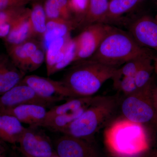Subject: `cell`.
Here are the masks:
<instances>
[{
    "label": "cell",
    "mask_w": 157,
    "mask_h": 157,
    "mask_svg": "<svg viewBox=\"0 0 157 157\" xmlns=\"http://www.w3.org/2000/svg\"><path fill=\"white\" fill-rule=\"evenodd\" d=\"M104 144L113 157H138L148 147L142 124L122 117L113 120L105 127Z\"/></svg>",
    "instance_id": "cell-1"
},
{
    "label": "cell",
    "mask_w": 157,
    "mask_h": 157,
    "mask_svg": "<svg viewBox=\"0 0 157 157\" xmlns=\"http://www.w3.org/2000/svg\"><path fill=\"white\" fill-rule=\"evenodd\" d=\"M77 62L61 80L73 98L94 96L104 82L112 79L118 68L90 59Z\"/></svg>",
    "instance_id": "cell-2"
},
{
    "label": "cell",
    "mask_w": 157,
    "mask_h": 157,
    "mask_svg": "<svg viewBox=\"0 0 157 157\" xmlns=\"http://www.w3.org/2000/svg\"><path fill=\"white\" fill-rule=\"evenodd\" d=\"M117 106L116 97L98 96L94 102L78 118L59 132L91 141L98 131L113 120Z\"/></svg>",
    "instance_id": "cell-3"
},
{
    "label": "cell",
    "mask_w": 157,
    "mask_h": 157,
    "mask_svg": "<svg viewBox=\"0 0 157 157\" xmlns=\"http://www.w3.org/2000/svg\"><path fill=\"white\" fill-rule=\"evenodd\" d=\"M130 34L112 28L90 59L119 68L130 60L147 52Z\"/></svg>",
    "instance_id": "cell-4"
},
{
    "label": "cell",
    "mask_w": 157,
    "mask_h": 157,
    "mask_svg": "<svg viewBox=\"0 0 157 157\" xmlns=\"http://www.w3.org/2000/svg\"><path fill=\"white\" fill-rule=\"evenodd\" d=\"M41 127L25 128L17 147L24 157H51L56 155L54 144Z\"/></svg>",
    "instance_id": "cell-5"
},
{
    "label": "cell",
    "mask_w": 157,
    "mask_h": 157,
    "mask_svg": "<svg viewBox=\"0 0 157 157\" xmlns=\"http://www.w3.org/2000/svg\"><path fill=\"white\" fill-rule=\"evenodd\" d=\"M30 87L38 95L56 104L73 98L63 82L36 75L25 76L21 82Z\"/></svg>",
    "instance_id": "cell-6"
},
{
    "label": "cell",
    "mask_w": 157,
    "mask_h": 157,
    "mask_svg": "<svg viewBox=\"0 0 157 157\" xmlns=\"http://www.w3.org/2000/svg\"><path fill=\"white\" fill-rule=\"evenodd\" d=\"M85 28L82 32L75 37L78 46L75 62L92 56L112 27L103 23H98Z\"/></svg>",
    "instance_id": "cell-7"
},
{
    "label": "cell",
    "mask_w": 157,
    "mask_h": 157,
    "mask_svg": "<svg viewBox=\"0 0 157 157\" xmlns=\"http://www.w3.org/2000/svg\"><path fill=\"white\" fill-rule=\"evenodd\" d=\"M147 89L139 90L135 94L125 96L121 104L123 117L142 124L152 119L154 116V109L143 98Z\"/></svg>",
    "instance_id": "cell-8"
},
{
    "label": "cell",
    "mask_w": 157,
    "mask_h": 157,
    "mask_svg": "<svg viewBox=\"0 0 157 157\" xmlns=\"http://www.w3.org/2000/svg\"><path fill=\"white\" fill-rule=\"evenodd\" d=\"M27 104H36L46 108L52 107L55 103L41 98L27 85L20 82L0 96V111Z\"/></svg>",
    "instance_id": "cell-9"
},
{
    "label": "cell",
    "mask_w": 157,
    "mask_h": 157,
    "mask_svg": "<svg viewBox=\"0 0 157 157\" xmlns=\"http://www.w3.org/2000/svg\"><path fill=\"white\" fill-rule=\"evenodd\" d=\"M59 157H99L98 151L91 141L63 135L54 144Z\"/></svg>",
    "instance_id": "cell-10"
},
{
    "label": "cell",
    "mask_w": 157,
    "mask_h": 157,
    "mask_svg": "<svg viewBox=\"0 0 157 157\" xmlns=\"http://www.w3.org/2000/svg\"><path fill=\"white\" fill-rule=\"evenodd\" d=\"M130 35L141 47L152 48L157 51V23L142 17L132 24Z\"/></svg>",
    "instance_id": "cell-11"
},
{
    "label": "cell",
    "mask_w": 157,
    "mask_h": 157,
    "mask_svg": "<svg viewBox=\"0 0 157 157\" xmlns=\"http://www.w3.org/2000/svg\"><path fill=\"white\" fill-rule=\"evenodd\" d=\"M46 108L39 104H24L0 112L12 116L29 126L41 127L47 114Z\"/></svg>",
    "instance_id": "cell-12"
},
{
    "label": "cell",
    "mask_w": 157,
    "mask_h": 157,
    "mask_svg": "<svg viewBox=\"0 0 157 157\" xmlns=\"http://www.w3.org/2000/svg\"><path fill=\"white\" fill-rule=\"evenodd\" d=\"M25 76L8 54H0V96L19 84Z\"/></svg>",
    "instance_id": "cell-13"
},
{
    "label": "cell",
    "mask_w": 157,
    "mask_h": 157,
    "mask_svg": "<svg viewBox=\"0 0 157 157\" xmlns=\"http://www.w3.org/2000/svg\"><path fill=\"white\" fill-rule=\"evenodd\" d=\"M30 9L25 10L14 22L7 37L4 39L6 46L17 45L33 39L34 36L30 20Z\"/></svg>",
    "instance_id": "cell-14"
},
{
    "label": "cell",
    "mask_w": 157,
    "mask_h": 157,
    "mask_svg": "<svg viewBox=\"0 0 157 157\" xmlns=\"http://www.w3.org/2000/svg\"><path fill=\"white\" fill-rule=\"evenodd\" d=\"M98 96L73 98L61 105L54 106L47 111L46 119L55 116L67 115L78 118L94 102Z\"/></svg>",
    "instance_id": "cell-15"
},
{
    "label": "cell",
    "mask_w": 157,
    "mask_h": 157,
    "mask_svg": "<svg viewBox=\"0 0 157 157\" xmlns=\"http://www.w3.org/2000/svg\"><path fill=\"white\" fill-rule=\"evenodd\" d=\"M77 25L76 20L72 19L48 20L46 31L41 39L42 47L45 50L54 40L70 36L71 31Z\"/></svg>",
    "instance_id": "cell-16"
},
{
    "label": "cell",
    "mask_w": 157,
    "mask_h": 157,
    "mask_svg": "<svg viewBox=\"0 0 157 157\" xmlns=\"http://www.w3.org/2000/svg\"><path fill=\"white\" fill-rule=\"evenodd\" d=\"M42 45V43L35 39H30L17 45L7 46L8 54L15 66L25 73L31 56Z\"/></svg>",
    "instance_id": "cell-17"
},
{
    "label": "cell",
    "mask_w": 157,
    "mask_h": 157,
    "mask_svg": "<svg viewBox=\"0 0 157 157\" xmlns=\"http://www.w3.org/2000/svg\"><path fill=\"white\" fill-rule=\"evenodd\" d=\"M25 129V127L16 118L0 112V140L15 144Z\"/></svg>",
    "instance_id": "cell-18"
},
{
    "label": "cell",
    "mask_w": 157,
    "mask_h": 157,
    "mask_svg": "<svg viewBox=\"0 0 157 157\" xmlns=\"http://www.w3.org/2000/svg\"><path fill=\"white\" fill-rule=\"evenodd\" d=\"M71 38L70 35L56 39L51 42L45 49V63L48 76H51L54 68L63 58L68 42Z\"/></svg>",
    "instance_id": "cell-19"
},
{
    "label": "cell",
    "mask_w": 157,
    "mask_h": 157,
    "mask_svg": "<svg viewBox=\"0 0 157 157\" xmlns=\"http://www.w3.org/2000/svg\"><path fill=\"white\" fill-rule=\"evenodd\" d=\"M108 0H89L88 6L84 16L78 25L85 27L98 23L105 22L108 11Z\"/></svg>",
    "instance_id": "cell-20"
},
{
    "label": "cell",
    "mask_w": 157,
    "mask_h": 157,
    "mask_svg": "<svg viewBox=\"0 0 157 157\" xmlns=\"http://www.w3.org/2000/svg\"><path fill=\"white\" fill-rule=\"evenodd\" d=\"M29 17L34 38L38 37L42 39L46 31L48 19L43 5L37 0L33 2L30 9Z\"/></svg>",
    "instance_id": "cell-21"
},
{
    "label": "cell",
    "mask_w": 157,
    "mask_h": 157,
    "mask_svg": "<svg viewBox=\"0 0 157 157\" xmlns=\"http://www.w3.org/2000/svg\"><path fill=\"white\" fill-rule=\"evenodd\" d=\"M43 6L48 20L72 19L69 0H45Z\"/></svg>",
    "instance_id": "cell-22"
},
{
    "label": "cell",
    "mask_w": 157,
    "mask_h": 157,
    "mask_svg": "<svg viewBox=\"0 0 157 157\" xmlns=\"http://www.w3.org/2000/svg\"><path fill=\"white\" fill-rule=\"evenodd\" d=\"M151 59H152L151 56L147 52L130 60L118 68L112 80L121 76L134 77L140 68Z\"/></svg>",
    "instance_id": "cell-23"
},
{
    "label": "cell",
    "mask_w": 157,
    "mask_h": 157,
    "mask_svg": "<svg viewBox=\"0 0 157 157\" xmlns=\"http://www.w3.org/2000/svg\"><path fill=\"white\" fill-rule=\"evenodd\" d=\"M26 8L25 6H20L0 11V38L6 39L14 22Z\"/></svg>",
    "instance_id": "cell-24"
},
{
    "label": "cell",
    "mask_w": 157,
    "mask_h": 157,
    "mask_svg": "<svg viewBox=\"0 0 157 157\" xmlns=\"http://www.w3.org/2000/svg\"><path fill=\"white\" fill-rule=\"evenodd\" d=\"M137 1L138 0H111L109 3L105 22L108 19H115L132 9Z\"/></svg>",
    "instance_id": "cell-25"
},
{
    "label": "cell",
    "mask_w": 157,
    "mask_h": 157,
    "mask_svg": "<svg viewBox=\"0 0 157 157\" xmlns=\"http://www.w3.org/2000/svg\"><path fill=\"white\" fill-rule=\"evenodd\" d=\"M77 52L78 46L76 39L71 38L68 42L63 58L54 68L51 73V76L63 70L72 63L76 62Z\"/></svg>",
    "instance_id": "cell-26"
},
{
    "label": "cell",
    "mask_w": 157,
    "mask_h": 157,
    "mask_svg": "<svg viewBox=\"0 0 157 157\" xmlns=\"http://www.w3.org/2000/svg\"><path fill=\"white\" fill-rule=\"evenodd\" d=\"M151 59L147 62L140 68L134 76L135 83L138 90L147 88L150 80L151 70Z\"/></svg>",
    "instance_id": "cell-27"
},
{
    "label": "cell",
    "mask_w": 157,
    "mask_h": 157,
    "mask_svg": "<svg viewBox=\"0 0 157 157\" xmlns=\"http://www.w3.org/2000/svg\"><path fill=\"white\" fill-rule=\"evenodd\" d=\"M113 80L114 86L125 96L135 94L139 90L136 86L134 77L121 76Z\"/></svg>",
    "instance_id": "cell-28"
},
{
    "label": "cell",
    "mask_w": 157,
    "mask_h": 157,
    "mask_svg": "<svg viewBox=\"0 0 157 157\" xmlns=\"http://www.w3.org/2000/svg\"><path fill=\"white\" fill-rule=\"evenodd\" d=\"M45 50L42 45L31 56L26 67V74L27 73L33 72L39 69L45 62Z\"/></svg>",
    "instance_id": "cell-29"
},
{
    "label": "cell",
    "mask_w": 157,
    "mask_h": 157,
    "mask_svg": "<svg viewBox=\"0 0 157 157\" xmlns=\"http://www.w3.org/2000/svg\"><path fill=\"white\" fill-rule=\"evenodd\" d=\"M89 0H69V6L71 13H75L80 16L78 22L84 16L88 6Z\"/></svg>",
    "instance_id": "cell-30"
},
{
    "label": "cell",
    "mask_w": 157,
    "mask_h": 157,
    "mask_svg": "<svg viewBox=\"0 0 157 157\" xmlns=\"http://www.w3.org/2000/svg\"><path fill=\"white\" fill-rule=\"evenodd\" d=\"M37 0H0V11L14 8L25 6L27 4Z\"/></svg>",
    "instance_id": "cell-31"
},
{
    "label": "cell",
    "mask_w": 157,
    "mask_h": 157,
    "mask_svg": "<svg viewBox=\"0 0 157 157\" xmlns=\"http://www.w3.org/2000/svg\"><path fill=\"white\" fill-rule=\"evenodd\" d=\"M7 157H24L21 153L17 147H12L11 149H8Z\"/></svg>",
    "instance_id": "cell-32"
},
{
    "label": "cell",
    "mask_w": 157,
    "mask_h": 157,
    "mask_svg": "<svg viewBox=\"0 0 157 157\" xmlns=\"http://www.w3.org/2000/svg\"><path fill=\"white\" fill-rule=\"evenodd\" d=\"M5 142L0 140V154L8 150V148L5 145Z\"/></svg>",
    "instance_id": "cell-33"
},
{
    "label": "cell",
    "mask_w": 157,
    "mask_h": 157,
    "mask_svg": "<svg viewBox=\"0 0 157 157\" xmlns=\"http://www.w3.org/2000/svg\"><path fill=\"white\" fill-rule=\"evenodd\" d=\"M8 150L0 154V157H7V154H8Z\"/></svg>",
    "instance_id": "cell-34"
},
{
    "label": "cell",
    "mask_w": 157,
    "mask_h": 157,
    "mask_svg": "<svg viewBox=\"0 0 157 157\" xmlns=\"http://www.w3.org/2000/svg\"><path fill=\"white\" fill-rule=\"evenodd\" d=\"M155 66L156 71L157 73V57L155 59Z\"/></svg>",
    "instance_id": "cell-35"
},
{
    "label": "cell",
    "mask_w": 157,
    "mask_h": 157,
    "mask_svg": "<svg viewBox=\"0 0 157 157\" xmlns=\"http://www.w3.org/2000/svg\"><path fill=\"white\" fill-rule=\"evenodd\" d=\"M59 157V156H58L57 155H55V156H52V157Z\"/></svg>",
    "instance_id": "cell-36"
}]
</instances>
